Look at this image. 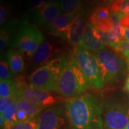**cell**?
Returning a JSON list of instances; mask_svg holds the SVG:
<instances>
[{
  "instance_id": "6da1fadb",
  "label": "cell",
  "mask_w": 129,
  "mask_h": 129,
  "mask_svg": "<svg viewBox=\"0 0 129 129\" xmlns=\"http://www.w3.org/2000/svg\"><path fill=\"white\" fill-rule=\"evenodd\" d=\"M64 106L72 129H103V102L95 95L66 99Z\"/></svg>"
},
{
  "instance_id": "7a4b0ae2",
  "label": "cell",
  "mask_w": 129,
  "mask_h": 129,
  "mask_svg": "<svg viewBox=\"0 0 129 129\" xmlns=\"http://www.w3.org/2000/svg\"><path fill=\"white\" fill-rule=\"evenodd\" d=\"M89 87L75 57L64 58L57 81L56 92L64 98L79 96Z\"/></svg>"
},
{
  "instance_id": "3957f363",
  "label": "cell",
  "mask_w": 129,
  "mask_h": 129,
  "mask_svg": "<svg viewBox=\"0 0 129 129\" xmlns=\"http://www.w3.org/2000/svg\"><path fill=\"white\" fill-rule=\"evenodd\" d=\"M64 57L50 60L40 66L29 77L31 85L47 91L55 92Z\"/></svg>"
},
{
  "instance_id": "277c9868",
  "label": "cell",
  "mask_w": 129,
  "mask_h": 129,
  "mask_svg": "<svg viewBox=\"0 0 129 129\" xmlns=\"http://www.w3.org/2000/svg\"><path fill=\"white\" fill-rule=\"evenodd\" d=\"M14 30V45L28 56H32L44 42L42 32L36 27L28 23H15Z\"/></svg>"
},
{
  "instance_id": "5b68a950",
  "label": "cell",
  "mask_w": 129,
  "mask_h": 129,
  "mask_svg": "<svg viewBox=\"0 0 129 129\" xmlns=\"http://www.w3.org/2000/svg\"><path fill=\"white\" fill-rule=\"evenodd\" d=\"M75 58L89 87L95 89L103 88L105 83L95 55L85 47L78 45L75 50Z\"/></svg>"
},
{
  "instance_id": "8992f818",
  "label": "cell",
  "mask_w": 129,
  "mask_h": 129,
  "mask_svg": "<svg viewBox=\"0 0 129 129\" xmlns=\"http://www.w3.org/2000/svg\"><path fill=\"white\" fill-rule=\"evenodd\" d=\"M95 57L104 83L113 84L124 71V60L116 52L110 49H103L97 52Z\"/></svg>"
},
{
  "instance_id": "52a82bcc",
  "label": "cell",
  "mask_w": 129,
  "mask_h": 129,
  "mask_svg": "<svg viewBox=\"0 0 129 129\" xmlns=\"http://www.w3.org/2000/svg\"><path fill=\"white\" fill-rule=\"evenodd\" d=\"M103 129H125L129 122V111L120 103L108 99L103 102Z\"/></svg>"
},
{
  "instance_id": "ba28073f",
  "label": "cell",
  "mask_w": 129,
  "mask_h": 129,
  "mask_svg": "<svg viewBox=\"0 0 129 129\" xmlns=\"http://www.w3.org/2000/svg\"><path fill=\"white\" fill-rule=\"evenodd\" d=\"M37 129H72L64 106H52L38 118Z\"/></svg>"
},
{
  "instance_id": "9c48e42d",
  "label": "cell",
  "mask_w": 129,
  "mask_h": 129,
  "mask_svg": "<svg viewBox=\"0 0 129 129\" xmlns=\"http://www.w3.org/2000/svg\"><path fill=\"white\" fill-rule=\"evenodd\" d=\"M17 97L24 100L34 103L44 108L50 107L61 101H65L66 98L55 95L49 91L35 88L33 86L24 85L18 87Z\"/></svg>"
},
{
  "instance_id": "30bf717a",
  "label": "cell",
  "mask_w": 129,
  "mask_h": 129,
  "mask_svg": "<svg viewBox=\"0 0 129 129\" xmlns=\"http://www.w3.org/2000/svg\"><path fill=\"white\" fill-rule=\"evenodd\" d=\"M78 45L83 47L87 50L96 52L104 49L105 47L102 40L100 30H98L90 23L87 24L81 41Z\"/></svg>"
},
{
  "instance_id": "8fae6325",
  "label": "cell",
  "mask_w": 129,
  "mask_h": 129,
  "mask_svg": "<svg viewBox=\"0 0 129 129\" xmlns=\"http://www.w3.org/2000/svg\"><path fill=\"white\" fill-rule=\"evenodd\" d=\"M77 14L78 13H61L52 22L47 24V29L52 34L62 37L66 40L70 26Z\"/></svg>"
},
{
  "instance_id": "7c38bea8",
  "label": "cell",
  "mask_w": 129,
  "mask_h": 129,
  "mask_svg": "<svg viewBox=\"0 0 129 129\" xmlns=\"http://www.w3.org/2000/svg\"><path fill=\"white\" fill-rule=\"evenodd\" d=\"M87 26L86 20L82 13L75 15L70 26L66 40L73 45H78Z\"/></svg>"
},
{
  "instance_id": "4fadbf2b",
  "label": "cell",
  "mask_w": 129,
  "mask_h": 129,
  "mask_svg": "<svg viewBox=\"0 0 129 129\" xmlns=\"http://www.w3.org/2000/svg\"><path fill=\"white\" fill-rule=\"evenodd\" d=\"M60 6L59 1H52L42 9L37 11L35 16L36 24L41 25L49 24L52 22L60 13Z\"/></svg>"
},
{
  "instance_id": "5bb4252c",
  "label": "cell",
  "mask_w": 129,
  "mask_h": 129,
  "mask_svg": "<svg viewBox=\"0 0 129 129\" xmlns=\"http://www.w3.org/2000/svg\"><path fill=\"white\" fill-rule=\"evenodd\" d=\"M53 46L49 42H43L32 55V62L36 64H45L52 56Z\"/></svg>"
},
{
  "instance_id": "9a60e30c",
  "label": "cell",
  "mask_w": 129,
  "mask_h": 129,
  "mask_svg": "<svg viewBox=\"0 0 129 129\" xmlns=\"http://www.w3.org/2000/svg\"><path fill=\"white\" fill-rule=\"evenodd\" d=\"M7 62L12 74H17L22 72L24 68L23 57L17 51L11 50L7 54Z\"/></svg>"
},
{
  "instance_id": "2e32d148",
  "label": "cell",
  "mask_w": 129,
  "mask_h": 129,
  "mask_svg": "<svg viewBox=\"0 0 129 129\" xmlns=\"http://www.w3.org/2000/svg\"><path fill=\"white\" fill-rule=\"evenodd\" d=\"M15 104L17 108L26 113L29 118H35V117L44 109V108L42 106L19 98H17Z\"/></svg>"
},
{
  "instance_id": "e0dca14e",
  "label": "cell",
  "mask_w": 129,
  "mask_h": 129,
  "mask_svg": "<svg viewBox=\"0 0 129 129\" xmlns=\"http://www.w3.org/2000/svg\"><path fill=\"white\" fill-rule=\"evenodd\" d=\"M18 87L14 81L9 80H2L0 81V98H5L17 95Z\"/></svg>"
},
{
  "instance_id": "ac0fdd59",
  "label": "cell",
  "mask_w": 129,
  "mask_h": 129,
  "mask_svg": "<svg viewBox=\"0 0 129 129\" xmlns=\"http://www.w3.org/2000/svg\"><path fill=\"white\" fill-rule=\"evenodd\" d=\"M125 29L120 24H115L110 32H108L109 37V45L115 49V46L124 39Z\"/></svg>"
},
{
  "instance_id": "d6986e66",
  "label": "cell",
  "mask_w": 129,
  "mask_h": 129,
  "mask_svg": "<svg viewBox=\"0 0 129 129\" xmlns=\"http://www.w3.org/2000/svg\"><path fill=\"white\" fill-rule=\"evenodd\" d=\"M60 9L66 14H76L81 6V0H59Z\"/></svg>"
},
{
  "instance_id": "ffe728a7",
  "label": "cell",
  "mask_w": 129,
  "mask_h": 129,
  "mask_svg": "<svg viewBox=\"0 0 129 129\" xmlns=\"http://www.w3.org/2000/svg\"><path fill=\"white\" fill-rule=\"evenodd\" d=\"M110 16H111V12L109 9L106 8V7H99L90 15V23L93 26H95L98 22L108 18Z\"/></svg>"
},
{
  "instance_id": "44dd1931",
  "label": "cell",
  "mask_w": 129,
  "mask_h": 129,
  "mask_svg": "<svg viewBox=\"0 0 129 129\" xmlns=\"http://www.w3.org/2000/svg\"><path fill=\"white\" fill-rule=\"evenodd\" d=\"M115 50L125 57L129 55V29H125L124 39L115 46Z\"/></svg>"
},
{
  "instance_id": "7402d4cb",
  "label": "cell",
  "mask_w": 129,
  "mask_h": 129,
  "mask_svg": "<svg viewBox=\"0 0 129 129\" xmlns=\"http://www.w3.org/2000/svg\"><path fill=\"white\" fill-rule=\"evenodd\" d=\"M38 121L35 118H31L22 122H18L13 124L9 129H37Z\"/></svg>"
},
{
  "instance_id": "603a6c76",
  "label": "cell",
  "mask_w": 129,
  "mask_h": 129,
  "mask_svg": "<svg viewBox=\"0 0 129 129\" xmlns=\"http://www.w3.org/2000/svg\"><path fill=\"white\" fill-rule=\"evenodd\" d=\"M113 25H114L113 22V20L111 19V16H110L109 17L98 22L94 27H96L100 31L104 32H108L113 29Z\"/></svg>"
},
{
  "instance_id": "cb8c5ba5",
  "label": "cell",
  "mask_w": 129,
  "mask_h": 129,
  "mask_svg": "<svg viewBox=\"0 0 129 129\" xmlns=\"http://www.w3.org/2000/svg\"><path fill=\"white\" fill-rule=\"evenodd\" d=\"M12 73L10 70L8 62L5 60H1L0 62V79L9 80L12 77Z\"/></svg>"
},
{
  "instance_id": "d4e9b609",
  "label": "cell",
  "mask_w": 129,
  "mask_h": 129,
  "mask_svg": "<svg viewBox=\"0 0 129 129\" xmlns=\"http://www.w3.org/2000/svg\"><path fill=\"white\" fill-rule=\"evenodd\" d=\"M17 98H18L17 95L12 97H9V98H1L0 99V113H1V114H3L10 106L15 103Z\"/></svg>"
},
{
  "instance_id": "484cf974",
  "label": "cell",
  "mask_w": 129,
  "mask_h": 129,
  "mask_svg": "<svg viewBox=\"0 0 129 129\" xmlns=\"http://www.w3.org/2000/svg\"><path fill=\"white\" fill-rule=\"evenodd\" d=\"M52 1V0H30L29 5L32 9H35L37 11L39 9H42L43 7H45L47 4L50 3Z\"/></svg>"
},
{
  "instance_id": "4316f807",
  "label": "cell",
  "mask_w": 129,
  "mask_h": 129,
  "mask_svg": "<svg viewBox=\"0 0 129 129\" xmlns=\"http://www.w3.org/2000/svg\"><path fill=\"white\" fill-rule=\"evenodd\" d=\"M119 24L125 29H129V14L119 13Z\"/></svg>"
},
{
  "instance_id": "83f0119b",
  "label": "cell",
  "mask_w": 129,
  "mask_h": 129,
  "mask_svg": "<svg viewBox=\"0 0 129 129\" xmlns=\"http://www.w3.org/2000/svg\"><path fill=\"white\" fill-rule=\"evenodd\" d=\"M29 119H31V118H29V117L28 116L26 113H24V111H21V110L17 109V114H16V121H17V123L22 122V121L29 120Z\"/></svg>"
},
{
  "instance_id": "f1b7e54d",
  "label": "cell",
  "mask_w": 129,
  "mask_h": 129,
  "mask_svg": "<svg viewBox=\"0 0 129 129\" xmlns=\"http://www.w3.org/2000/svg\"><path fill=\"white\" fill-rule=\"evenodd\" d=\"M7 19V10L5 7L1 6L0 7V24L2 26L5 23Z\"/></svg>"
},
{
  "instance_id": "f546056e",
  "label": "cell",
  "mask_w": 129,
  "mask_h": 129,
  "mask_svg": "<svg viewBox=\"0 0 129 129\" xmlns=\"http://www.w3.org/2000/svg\"><path fill=\"white\" fill-rule=\"evenodd\" d=\"M125 88L127 89V90L129 92V76L126 80V83H125Z\"/></svg>"
},
{
  "instance_id": "4dcf8cb0",
  "label": "cell",
  "mask_w": 129,
  "mask_h": 129,
  "mask_svg": "<svg viewBox=\"0 0 129 129\" xmlns=\"http://www.w3.org/2000/svg\"><path fill=\"white\" fill-rule=\"evenodd\" d=\"M125 129H129V122H128V125H126V127L125 128Z\"/></svg>"
},
{
  "instance_id": "1f68e13d",
  "label": "cell",
  "mask_w": 129,
  "mask_h": 129,
  "mask_svg": "<svg viewBox=\"0 0 129 129\" xmlns=\"http://www.w3.org/2000/svg\"><path fill=\"white\" fill-rule=\"evenodd\" d=\"M126 58L128 59V62H129V55L127 56V57H126Z\"/></svg>"
}]
</instances>
